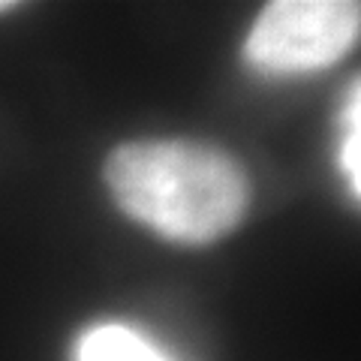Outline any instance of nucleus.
Returning <instances> with one entry per match:
<instances>
[{"instance_id": "f257e3e1", "label": "nucleus", "mask_w": 361, "mask_h": 361, "mask_svg": "<svg viewBox=\"0 0 361 361\" xmlns=\"http://www.w3.org/2000/svg\"><path fill=\"white\" fill-rule=\"evenodd\" d=\"M103 180L130 220L166 241L205 247L247 220L253 187L229 151L193 139H139L111 148Z\"/></svg>"}, {"instance_id": "7ed1b4c3", "label": "nucleus", "mask_w": 361, "mask_h": 361, "mask_svg": "<svg viewBox=\"0 0 361 361\" xmlns=\"http://www.w3.org/2000/svg\"><path fill=\"white\" fill-rule=\"evenodd\" d=\"M78 355L82 361H166L151 343L121 325H99L87 331Z\"/></svg>"}, {"instance_id": "f03ea898", "label": "nucleus", "mask_w": 361, "mask_h": 361, "mask_svg": "<svg viewBox=\"0 0 361 361\" xmlns=\"http://www.w3.org/2000/svg\"><path fill=\"white\" fill-rule=\"evenodd\" d=\"M358 30L355 0H274L253 21L244 58L271 75L325 70L355 49Z\"/></svg>"}, {"instance_id": "20e7f679", "label": "nucleus", "mask_w": 361, "mask_h": 361, "mask_svg": "<svg viewBox=\"0 0 361 361\" xmlns=\"http://www.w3.org/2000/svg\"><path fill=\"white\" fill-rule=\"evenodd\" d=\"M18 4H16V0H0V16H4V13H9V9H16Z\"/></svg>"}]
</instances>
